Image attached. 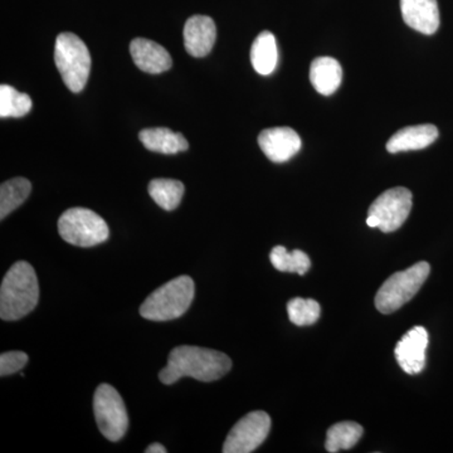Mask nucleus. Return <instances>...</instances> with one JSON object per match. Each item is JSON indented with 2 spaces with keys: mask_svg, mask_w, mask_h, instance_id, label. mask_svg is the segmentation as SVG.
I'll return each mask as SVG.
<instances>
[{
  "mask_svg": "<svg viewBox=\"0 0 453 453\" xmlns=\"http://www.w3.org/2000/svg\"><path fill=\"white\" fill-rule=\"evenodd\" d=\"M231 368V359L220 351L181 345L170 351L168 365L159 372V378L166 386L177 383L183 377L208 383L225 377Z\"/></svg>",
  "mask_w": 453,
  "mask_h": 453,
  "instance_id": "f257e3e1",
  "label": "nucleus"
},
{
  "mask_svg": "<svg viewBox=\"0 0 453 453\" xmlns=\"http://www.w3.org/2000/svg\"><path fill=\"white\" fill-rule=\"evenodd\" d=\"M40 300V286L35 268L19 261L9 268L0 288V318L19 320L32 312Z\"/></svg>",
  "mask_w": 453,
  "mask_h": 453,
  "instance_id": "f03ea898",
  "label": "nucleus"
},
{
  "mask_svg": "<svg viewBox=\"0 0 453 453\" xmlns=\"http://www.w3.org/2000/svg\"><path fill=\"white\" fill-rule=\"evenodd\" d=\"M195 295V281L189 276H179L149 295L140 306V315L151 321L174 320L186 314Z\"/></svg>",
  "mask_w": 453,
  "mask_h": 453,
  "instance_id": "7ed1b4c3",
  "label": "nucleus"
},
{
  "mask_svg": "<svg viewBox=\"0 0 453 453\" xmlns=\"http://www.w3.org/2000/svg\"><path fill=\"white\" fill-rule=\"evenodd\" d=\"M55 62L68 89L74 94L81 92L91 70V56L81 38L73 33H61L56 40Z\"/></svg>",
  "mask_w": 453,
  "mask_h": 453,
  "instance_id": "20e7f679",
  "label": "nucleus"
},
{
  "mask_svg": "<svg viewBox=\"0 0 453 453\" xmlns=\"http://www.w3.org/2000/svg\"><path fill=\"white\" fill-rule=\"evenodd\" d=\"M431 273L427 262H418L407 270L396 273L381 285L375 296V308L381 314H393L416 296Z\"/></svg>",
  "mask_w": 453,
  "mask_h": 453,
  "instance_id": "39448f33",
  "label": "nucleus"
},
{
  "mask_svg": "<svg viewBox=\"0 0 453 453\" xmlns=\"http://www.w3.org/2000/svg\"><path fill=\"white\" fill-rule=\"evenodd\" d=\"M62 240L77 247H94L107 241L109 226L103 217L88 208H71L58 219Z\"/></svg>",
  "mask_w": 453,
  "mask_h": 453,
  "instance_id": "423d86ee",
  "label": "nucleus"
},
{
  "mask_svg": "<svg viewBox=\"0 0 453 453\" xmlns=\"http://www.w3.org/2000/svg\"><path fill=\"white\" fill-rule=\"evenodd\" d=\"M412 210V193L407 188L396 187L381 193L372 203L366 225L390 234L403 226Z\"/></svg>",
  "mask_w": 453,
  "mask_h": 453,
  "instance_id": "0eeeda50",
  "label": "nucleus"
},
{
  "mask_svg": "<svg viewBox=\"0 0 453 453\" xmlns=\"http://www.w3.org/2000/svg\"><path fill=\"white\" fill-rule=\"evenodd\" d=\"M94 413L101 434L107 440L120 441L129 427L127 407L118 390L110 384L98 386L94 395Z\"/></svg>",
  "mask_w": 453,
  "mask_h": 453,
  "instance_id": "6e6552de",
  "label": "nucleus"
},
{
  "mask_svg": "<svg viewBox=\"0 0 453 453\" xmlns=\"http://www.w3.org/2000/svg\"><path fill=\"white\" fill-rule=\"evenodd\" d=\"M271 429L270 416L264 411H255L235 423L225 441V453H250L266 440Z\"/></svg>",
  "mask_w": 453,
  "mask_h": 453,
  "instance_id": "1a4fd4ad",
  "label": "nucleus"
},
{
  "mask_svg": "<svg viewBox=\"0 0 453 453\" xmlns=\"http://www.w3.org/2000/svg\"><path fill=\"white\" fill-rule=\"evenodd\" d=\"M428 333L423 326H414L396 342L395 356L399 366L410 375H417L426 366Z\"/></svg>",
  "mask_w": 453,
  "mask_h": 453,
  "instance_id": "9d476101",
  "label": "nucleus"
},
{
  "mask_svg": "<svg viewBox=\"0 0 453 453\" xmlns=\"http://www.w3.org/2000/svg\"><path fill=\"white\" fill-rule=\"evenodd\" d=\"M258 144L271 162L280 164L288 162L299 153L301 139L291 127H273L259 134Z\"/></svg>",
  "mask_w": 453,
  "mask_h": 453,
  "instance_id": "9b49d317",
  "label": "nucleus"
},
{
  "mask_svg": "<svg viewBox=\"0 0 453 453\" xmlns=\"http://www.w3.org/2000/svg\"><path fill=\"white\" fill-rule=\"evenodd\" d=\"M217 40V27L207 16H193L184 26V46L190 56L201 58L210 55Z\"/></svg>",
  "mask_w": 453,
  "mask_h": 453,
  "instance_id": "f8f14e48",
  "label": "nucleus"
},
{
  "mask_svg": "<svg viewBox=\"0 0 453 453\" xmlns=\"http://www.w3.org/2000/svg\"><path fill=\"white\" fill-rule=\"evenodd\" d=\"M405 25L422 35H434L440 27L437 0H401Z\"/></svg>",
  "mask_w": 453,
  "mask_h": 453,
  "instance_id": "ddd939ff",
  "label": "nucleus"
},
{
  "mask_svg": "<svg viewBox=\"0 0 453 453\" xmlns=\"http://www.w3.org/2000/svg\"><path fill=\"white\" fill-rule=\"evenodd\" d=\"M130 53L135 65L146 73H163L170 70L173 65L168 50L157 42L145 38H136L131 42Z\"/></svg>",
  "mask_w": 453,
  "mask_h": 453,
  "instance_id": "4468645a",
  "label": "nucleus"
},
{
  "mask_svg": "<svg viewBox=\"0 0 453 453\" xmlns=\"http://www.w3.org/2000/svg\"><path fill=\"white\" fill-rule=\"evenodd\" d=\"M438 138V129L434 125H416L396 131L387 142V150L390 154L402 151L422 150L434 144Z\"/></svg>",
  "mask_w": 453,
  "mask_h": 453,
  "instance_id": "2eb2a0df",
  "label": "nucleus"
},
{
  "mask_svg": "<svg viewBox=\"0 0 453 453\" xmlns=\"http://www.w3.org/2000/svg\"><path fill=\"white\" fill-rule=\"evenodd\" d=\"M342 65L333 57H319L310 67V81L319 94L330 96L342 83Z\"/></svg>",
  "mask_w": 453,
  "mask_h": 453,
  "instance_id": "dca6fc26",
  "label": "nucleus"
},
{
  "mask_svg": "<svg viewBox=\"0 0 453 453\" xmlns=\"http://www.w3.org/2000/svg\"><path fill=\"white\" fill-rule=\"evenodd\" d=\"M140 142L148 150L160 154H177L188 150L189 144L183 134L174 133L166 127H154L140 131Z\"/></svg>",
  "mask_w": 453,
  "mask_h": 453,
  "instance_id": "f3484780",
  "label": "nucleus"
},
{
  "mask_svg": "<svg viewBox=\"0 0 453 453\" xmlns=\"http://www.w3.org/2000/svg\"><path fill=\"white\" fill-rule=\"evenodd\" d=\"M277 61L279 52L275 35L268 31L259 33L251 49V62L256 73L268 76L275 71Z\"/></svg>",
  "mask_w": 453,
  "mask_h": 453,
  "instance_id": "a211bd4d",
  "label": "nucleus"
},
{
  "mask_svg": "<svg viewBox=\"0 0 453 453\" xmlns=\"http://www.w3.org/2000/svg\"><path fill=\"white\" fill-rule=\"evenodd\" d=\"M32 184L28 179L14 178L0 187V219L19 208L31 195Z\"/></svg>",
  "mask_w": 453,
  "mask_h": 453,
  "instance_id": "6ab92c4d",
  "label": "nucleus"
},
{
  "mask_svg": "<svg viewBox=\"0 0 453 453\" xmlns=\"http://www.w3.org/2000/svg\"><path fill=\"white\" fill-rule=\"evenodd\" d=\"M153 201L165 211H174L184 196V184L174 179H154L148 187Z\"/></svg>",
  "mask_w": 453,
  "mask_h": 453,
  "instance_id": "aec40b11",
  "label": "nucleus"
},
{
  "mask_svg": "<svg viewBox=\"0 0 453 453\" xmlns=\"http://www.w3.org/2000/svg\"><path fill=\"white\" fill-rule=\"evenodd\" d=\"M363 432L362 426L356 422L336 423L327 429L325 449L330 453L353 449L362 438Z\"/></svg>",
  "mask_w": 453,
  "mask_h": 453,
  "instance_id": "412c9836",
  "label": "nucleus"
},
{
  "mask_svg": "<svg viewBox=\"0 0 453 453\" xmlns=\"http://www.w3.org/2000/svg\"><path fill=\"white\" fill-rule=\"evenodd\" d=\"M270 259L273 266L281 273H297V275L303 276L311 267V261L305 252L300 251V250L288 252L283 246H276L271 251Z\"/></svg>",
  "mask_w": 453,
  "mask_h": 453,
  "instance_id": "4be33fe9",
  "label": "nucleus"
},
{
  "mask_svg": "<svg viewBox=\"0 0 453 453\" xmlns=\"http://www.w3.org/2000/svg\"><path fill=\"white\" fill-rule=\"evenodd\" d=\"M32 100L9 85L0 86V118H23L31 111Z\"/></svg>",
  "mask_w": 453,
  "mask_h": 453,
  "instance_id": "5701e85b",
  "label": "nucleus"
},
{
  "mask_svg": "<svg viewBox=\"0 0 453 453\" xmlns=\"http://www.w3.org/2000/svg\"><path fill=\"white\" fill-rule=\"evenodd\" d=\"M288 312L292 324L296 326H310L320 318L321 308L318 301L295 297L288 301Z\"/></svg>",
  "mask_w": 453,
  "mask_h": 453,
  "instance_id": "b1692460",
  "label": "nucleus"
},
{
  "mask_svg": "<svg viewBox=\"0 0 453 453\" xmlns=\"http://www.w3.org/2000/svg\"><path fill=\"white\" fill-rule=\"evenodd\" d=\"M28 363V356L23 351H8L0 356V375L7 377V375L16 374L22 371Z\"/></svg>",
  "mask_w": 453,
  "mask_h": 453,
  "instance_id": "393cba45",
  "label": "nucleus"
},
{
  "mask_svg": "<svg viewBox=\"0 0 453 453\" xmlns=\"http://www.w3.org/2000/svg\"><path fill=\"white\" fill-rule=\"evenodd\" d=\"M146 453H165L166 451L165 447L163 445H160V443H153V445H150L148 447V449H145Z\"/></svg>",
  "mask_w": 453,
  "mask_h": 453,
  "instance_id": "a878e982",
  "label": "nucleus"
}]
</instances>
